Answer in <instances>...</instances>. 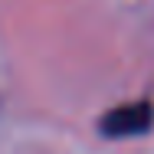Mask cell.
I'll list each match as a JSON object with an SVG mask.
<instances>
[{"instance_id":"6da1fadb","label":"cell","mask_w":154,"mask_h":154,"mask_svg":"<svg viewBox=\"0 0 154 154\" xmlns=\"http://www.w3.org/2000/svg\"><path fill=\"white\" fill-rule=\"evenodd\" d=\"M151 125H154L151 102H128V105L112 108L98 122V131L105 138H138V134H148Z\"/></svg>"}]
</instances>
